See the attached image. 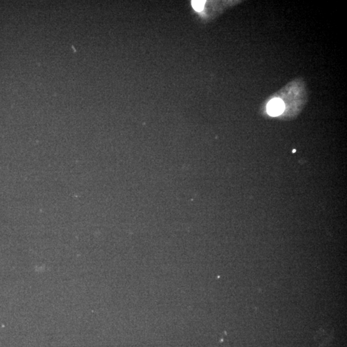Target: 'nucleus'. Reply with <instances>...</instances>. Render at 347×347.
<instances>
[{
  "label": "nucleus",
  "instance_id": "7ed1b4c3",
  "mask_svg": "<svg viewBox=\"0 0 347 347\" xmlns=\"http://www.w3.org/2000/svg\"><path fill=\"white\" fill-rule=\"evenodd\" d=\"M295 152H296V150H293V153H295Z\"/></svg>",
  "mask_w": 347,
  "mask_h": 347
},
{
  "label": "nucleus",
  "instance_id": "f03ea898",
  "mask_svg": "<svg viewBox=\"0 0 347 347\" xmlns=\"http://www.w3.org/2000/svg\"><path fill=\"white\" fill-rule=\"evenodd\" d=\"M205 1H192V5L195 11L201 12L204 10Z\"/></svg>",
  "mask_w": 347,
  "mask_h": 347
},
{
  "label": "nucleus",
  "instance_id": "f257e3e1",
  "mask_svg": "<svg viewBox=\"0 0 347 347\" xmlns=\"http://www.w3.org/2000/svg\"><path fill=\"white\" fill-rule=\"evenodd\" d=\"M284 109H285V105L281 99H272L267 103V113L272 117H277V116L281 115L284 112Z\"/></svg>",
  "mask_w": 347,
  "mask_h": 347
}]
</instances>
